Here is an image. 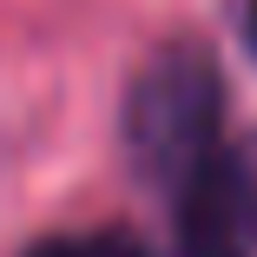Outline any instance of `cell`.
Returning a JSON list of instances; mask_svg holds the SVG:
<instances>
[{"mask_svg": "<svg viewBox=\"0 0 257 257\" xmlns=\"http://www.w3.org/2000/svg\"><path fill=\"white\" fill-rule=\"evenodd\" d=\"M218 112H224V86H218L211 60L191 46L159 53L125 99V145L145 165V178L185 191L218 159Z\"/></svg>", "mask_w": 257, "mask_h": 257, "instance_id": "1", "label": "cell"}, {"mask_svg": "<svg viewBox=\"0 0 257 257\" xmlns=\"http://www.w3.org/2000/svg\"><path fill=\"white\" fill-rule=\"evenodd\" d=\"M178 244L185 257H257V165L224 152L178 191Z\"/></svg>", "mask_w": 257, "mask_h": 257, "instance_id": "2", "label": "cell"}, {"mask_svg": "<svg viewBox=\"0 0 257 257\" xmlns=\"http://www.w3.org/2000/svg\"><path fill=\"white\" fill-rule=\"evenodd\" d=\"M244 40H250V53H257V0H244Z\"/></svg>", "mask_w": 257, "mask_h": 257, "instance_id": "4", "label": "cell"}, {"mask_svg": "<svg viewBox=\"0 0 257 257\" xmlns=\"http://www.w3.org/2000/svg\"><path fill=\"white\" fill-rule=\"evenodd\" d=\"M27 257H152L132 231H86V237H46Z\"/></svg>", "mask_w": 257, "mask_h": 257, "instance_id": "3", "label": "cell"}]
</instances>
